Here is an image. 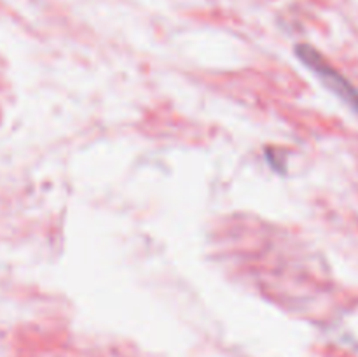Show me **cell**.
I'll return each instance as SVG.
<instances>
[{
    "label": "cell",
    "instance_id": "cell-1",
    "mask_svg": "<svg viewBox=\"0 0 358 357\" xmlns=\"http://www.w3.org/2000/svg\"><path fill=\"white\" fill-rule=\"evenodd\" d=\"M297 58L306 65L318 79L327 86L338 98H341L350 108L358 115V86L352 83L348 77L343 76L339 70H336L320 52L308 44H299L296 48Z\"/></svg>",
    "mask_w": 358,
    "mask_h": 357
}]
</instances>
